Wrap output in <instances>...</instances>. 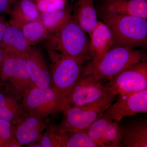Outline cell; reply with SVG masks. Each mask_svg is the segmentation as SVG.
Here are the masks:
<instances>
[{
  "label": "cell",
  "mask_w": 147,
  "mask_h": 147,
  "mask_svg": "<svg viewBox=\"0 0 147 147\" xmlns=\"http://www.w3.org/2000/svg\"><path fill=\"white\" fill-rule=\"evenodd\" d=\"M87 34L71 17L57 31L49 33L45 40V47L84 64L92 58Z\"/></svg>",
  "instance_id": "6da1fadb"
},
{
  "label": "cell",
  "mask_w": 147,
  "mask_h": 147,
  "mask_svg": "<svg viewBox=\"0 0 147 147\" xmlns=\"http://www.w3.org/2000/svg\"><path fill=\"white\" fill-rule=\"evenodd\" d=\"M97 15L113 35L114 46L137 48L146 47L147 21L135 16L119 15L98 9Z\"/></svg>",
  "instance_id": "7a4b0ae2"
},
{
  "label": "cell",
  "mask_w": 147,
  "mask_h": 147,
  "mask_svg": "<svg viewBox=\"0 0 147 147\" xmlns=\"http://www.w3.org/2000/svg\"><path fill=\"white\" fill-rule=\"evenodd\" d=\"M146 58V53L137 48L113 46L98 63L84 68L82 75L95 76L102 81L110 80L125 69Z\"/></svg>",
  "instance_id": "3957f363"
},
{
  "label": "cell",
  "mask_w": 147,
  "mask_h": 147,
  "mask_svg": "<svg viewBox=\"0 0 147 147\" xmlns=\"http://www.w3.org/2000/svg\"><path fill=\"white\" fill-rule=\"evenodd\" d=\"M117 96L110 94L94 102L64 110L62 121L58 126L61 131L84 130L100 118L114 102Z\"/></svg>",
  "instance_id": "277c9868"
},
{
  "label": "cell",
  "mask_w": 147,
  "mask_h": 147,
  "mask_svg": "<svg viewBox=\"0 0 147 147\" xmlns=\"http://www.w3.org/2000/svg\"><path fill=\"white\" fill-rule=\"evenodd\" d=\"M102 81L95 76L81 75L69 89L61 93L62 112L67 108L94 102L112 94Z\"/></svg>",
  "instance_id": "5b68a950"
},
{
  "label": "cell",
  "mask_w": 147,
  "mask_h": 147,
  "mask_svg": "<svg viewBox=\"0 0 147 147\" xmlns=\"http://www.w3.org/2000/svg\"><path fill=\"white\" fill-rule=\"evenodd\" d=\"M22 98L24 112L30 115L45 118L62 112L61 93L52 86L45 89L33 87Z\"/></svg>",
  "instance_id": "8992f818"
},
{
  "label": "cell",
  "mask_w": 147,
  "mask_h": 147,
  "mask_svg": "<svg viewBox=\"0 0 147 147\" xmlns=\"http://www.w3.org/2000/svg\"><path fill=\"white\" fill-rule=\"evenodd\" d=\"M47 51L51 61V86L64 92L81 76L84 64L57 51L47 49Z\"/></svg>",
  "instance_id": "52a82bcc"
},
{
  "label": "cell",
  "mask_w": 147,
  "mask_h": 147,
  "mask_svg": "<svg viewBox=\"0 0 147 147\" xmlns=\"http://www.w3.org/2000/svg\"><path fill=\"white\" fill-rule=\"evenodd\" d=\"M0 80L8 85L17 99L22 98L27 90L35 87L29 74L26 54L7 55Z\"/></svg>",
  "instance_id": "ba28073f"
},
{
  "label": "cell",
  "mask_w": 147,
  "mask_h": 147,
  "mask_svg": "<svg viewBox=\"0 0 147 147\" xmlns=\"http://www.w3.org/2000/svg\"><path fill=\"white\" fill-rule=\"evenodd\" d=\"M106 85L110 92L117 96L147 89L146 60L125 69L110 79Z\"/></svg>",
  "instance_id": "9c48e42d"
},
{
  "label": "cell",
  "mask_w": 147,
  "mask_h": 147,
  "mask_svg": "<svg viewBox=\"0 0 147 147\" xmlns=\"http://www.w3.org/2000/svg\"><path fill=\"white\" fill-rule=\"evenodd\" d=\"M100 117L112 120L118 123L123 118L147 112V89L137 92L117 95Z\"/></svg>",
  "instance_id": "30bf717a"
},
{
  "label": "cell",
  "mask_w": 147,
  "mask_h": 147,
  "mask_svg": "<svg viewBox=\"0 0 147 147\" xmlns=\"http://www.w3.org/2000/svg\"><path fill=\"white\" fill-rule=\"evenodd\" d=\"M49 125V120L24 112L15 124H11L12 136L20 144L40 142L43 131Z\"/></svg>",
  "instance_id": "8fae6325"
},
{
  "label": "cell",
  "mask_w": 147,
  "mask_h": 147,
  "mask_svg": "<svg viewBox=\"0 0 147 147\" xmlns=\"http://www.w3.org/2000/svg\"><path fill=\"white\" fill-rule=\"evenodd\" d=\"M84 131L100 147H123L119 125L112 120L100 117Z\"/></svg>",
  "instance_id": "7c38bea8"
},
{
  "label": "cell",
  "mask_w": 147,
  "mask_h": 147,
  "mask_svg": "<svg viewBox=\"0 0 147 147\" xmlns=\"http://www.w3.org/2000/svg\"><path fill=\"white\" fill-rule=\"evenodd\" d=\"M26 57L29 74L35 86L41 89L51 87V71L40 50L32 47Z\"/></svg>",
  "instance_id": "4fadbf2b"
},
{
  "label": "cell",
  "mask_w": 147,
  "mask_h": 147,
  "mask_svg": "<svg viewBox=\"0 0 147 147\" xmlns=\"http://www.w3.org/2000/svg\"><path fill=\"white\" fill-rule=\"evenodd\" d=\"M90 37V48L92 60L86 66L96 65L114 45L112 33L106 24L98 21Z\"/></svg>",
  "instance_id": "5bb4252c"
},
{
  "label": "cell",
  "mask_w": 147,
  "mask_h": 147,
  "mask_svg": "<svg viewBox=\"0 0 147 147\" xmlns=\"http://www.w3.org/2000/svg\"><path fill=\"white\" fill-rule=\"evenodd\" d=\"M98 9L110 13L147 19V0L102 1Z\"/></svg>",
  "instance_id": "9a60e30c"
},
{
  "label": "cell",
  "mask_w": 147,
  "mask_h": 147,
  "mask_svg": "<svg viewBox=\"0 0 147 147\" xmlns=\"http://www.w3.org/2000/svg\"><path fill=\"white\" fill-rule=\"evenodd\" d=\"M119 127L123 147H147L146 120L132 121Z\"/></svg>",
  "instance_id": "2e32d148"
},
{
  "label": "cell",
  "mask_w": 147,
  "mask_h": 147,
  "mask_svg": "<svg viewBox=\"0 0 147 147\" xmlns=\"http://www.w3.org/2000/svg\"><path fill=\"white\" fill-rule=\"evenodd\" d=\"M10 14L9 23L20 30L26 24L40 18V12L33 0H17Z\"/></svg>",
  "instance_id": "e0dca14e"
},
{
  "label": "cell",
  "mask_w": 147,
  "mask_h": 147,
  "mask_svg": "<svg viewBox=\"0 0 147 147\" xmlns=\"http://www.w3.org/2000/svg\"><path fill=\"white\" fill-rule=\"evenodd\" d=\"M97 15L93 0H77L72 18L90 36L99 21Z\"/></svg>",
  "instance_id": "ac0fdd59"
},
{
  "label": "cell",
  "mask_w": 147,
  "mask_h": 147,
  "mask_svg": "<svg viewBox=\"0 0 147 147\" xmlns=\"http://www.w3.org/2000/svg\"><path fill=\"white\" fill-rule=\"evenodd\" d=\"M0 46L7 55L26 54L32 47L26 39L21 30L9 24L0 43Z\"/></svg>",
  "instance_id": "d6986e66"
},
{
  "label": "cell",
  "mask_w": 147,
  "mask_h": 147,
  "mask_svg": "<svg viewBox=\"0 0 147 147\" xmlns=\"http://www.w3.org/2000/svg\"><path fill=\"white\" fill-rule=\"evenodd\" d=\"M60 147H100L84 131H61L58 129Z\"/></svg>",
  "instance_id": "ffe728a7"
},
{
  "label": "cell",
  "mask_w": 147,
  "mask_h": 147,
  "mask_svg": "<svg viewBox=\"0 0 147 147\" xmlns=\"http://www.w3.org/2000/svg\"><path fill=\"white\" fill-rule=\"evenodd\" d=\"M40 13V21L49 33L57 31L71 18L69 11L64 8Z\"/></svg>",
  "instance_id": "44dd1931"
},
{
  "label": "cell",
  "mask_w": 147,
  "mask_h": 147,
  "mask_svg": "<svg viewBox=\"0 0 147 147\" xmlns=\"http://www.w3.org/2000/svg\"><path fill=\"white\" fill-rule=\"evenodd\" d=\"M21 30L24 36L32 46L45 40L49 34L40 19L26 24Z\"/></svg>",
  "instance_id": "7402d4cb"
},
{
  "label": "cell",
  "mask_w": 147,
  "mask_h": 147,
  "mask_svg": "<svg viewBox=\"0 0 147 147\" xmlns=\"http://www.w3.org/2000/svg\"><path fill=\"white\" fill-rule=\"evenodd\" d=\"M41 147H60L58 140V126L50 124L40 140Z\"/></svg>",
  "instance_id": "603a6c76"
},
{
  "label": "cell",
  "mask_w": 147,
  "mask_h": 147,
  "mask_svg": "<svg viewBox=\"0 0 147 147\" xmlns=\"http://www.w3.org/2000/svg\"><path fill=\"white\" fill-rule=\"evenodd\" d=\"M10 122L0 119V137L3 142V147H22L12 136Z\"/></svg>",
  "instance_id": "cb8c5ba5"
},
{
  "label": "cell",
  "mask_w": 147,
  "mask_h": 147,
  "mask_svg": "<svg viewBox=\"0 0 147 147\" xmlns=\"http://www.w3.org/2000/svg\"><path fill=\"white\" fill-rule=\"evenodd\" d=\"M0 106L8 108L20 115H23L25 112L22 105L18 103L16 97L6 95L1 92H0Z\"/></svg>",
  "instance_id": "d4e9b609"
},
{
  "label": "cell",
  "mask_w": 147,
  "mask_h": 147,
  "mask_svg": "<svg viewBox=\"0 0 147 147\" xmlns=\"http://www.w3.org/2000/svg\"><path fill=\"white\" fill-rule=\"evenodd\" d=\"M22 115H19L8 108L0 106V119L7 121L12 124L16 123Z\"/></svg>",
  "instance_id": "484cf974"
},
{
  "label": "cell",
  "mask_w": 147,
  "mask_h": 147,
  "mask_svg": "<svg viewBox=\"0 0 147 147\" xmlns=\"http://www.w3.org/2000/svg\"><path fill=\"white\" fill-rule=\"evenodd\" d=\"M17 0H0V13H10Z\"/></svg>",
  "instance_id": "4316f807"
},
{
  "label": "cell",
  "mask_w": 147,
  "mask_h": 147,
  "mask_svg": "<svg viewBox=\"0 0 147 147\" xmlns=\"http://www.w3.org/2000/svg\"><path fill=\"white\" fill-rule=\"evenodd\" d=\"M9 25V22L6 21L4 16L0 13V43Z\"/></svg>",
  "instance_id": "83f0119b"
},
{
  "label": "cell",
  "mask_w": 147,
  "mask_h": 147,
  "mask_svg": "<svg viewBox=\"0 0 147 147\" xmlns=\"http://www.w3.org/2000/svg\"><path fill=\"white\" fill-rule=\"evenodd\" d=\"M6 53L0 46V75L4 61L7 56Z\"/></svg>",
  "instance_id": "f1b7e54d"
},
{
  "label": "cell",
  "mask_w": 147,
  "mask_h": 147,
  "mask_svg": "<svg viewBox=\"0 0 147 147\" xmlns=\"http://www.w3.org/2000/svg\"><path fill=\"white\" fill-rule=\"evenodd\" d=\"M27 147H41L40 142H33L28 145H27Z\"/></svg>",
  "instance_id": "f546056e"
},
{
  "label": "cell",
  "mask_w": 147,
  "mask_h": 147,
  "mask_svg": "<svg viewBox=\"0 0 147 147\" xmlns=\"http://www.w3.org/2000/svg\"><path fill=\"white\" fill-rule=\"evenodd\" d=\"M3 142L0 137V147H3Z\"/></svg>",
  "instance_id": "4dcf8cb0"
},
{
  "label": "cell",
  "mask_w": 147,
  "mask_h": 147,
  "mask_svg": "<svg viewBox=\"0 0 147 147\" xmlns=\"http://www.w3.org/2000/svg\"><path fill=\"white\" fill-rule=\"evenodd\" d=\"M102 1H115V0H102Z\"/></svg>",
  "instance_id": "1f68e13d"
},
{
  "label": "cell",
  "mask_w": 147,
  "mask_h": 147,
  "mask_svg": "<svg viewBox=\"0 0 147 147\" xmlns=\"http://www.w3.org/2000/svg\"><path fill=\"white\" fill-rule=\"evenodd\" d=\"M1 85H0V88H1Z\"/></svg>",
  "instance_id": "d6a6232c"
},
{
  "label": "cell",
  "mask_w": 147,
  "mask_h": 147,
  "mask_svg": "<svg viewBox=\"0 0 147 147\" xmlns=\"http://www.w3.org/2000/svg\"></svg>",
  "instance_id": "836d02e7"
}]
</instances>
